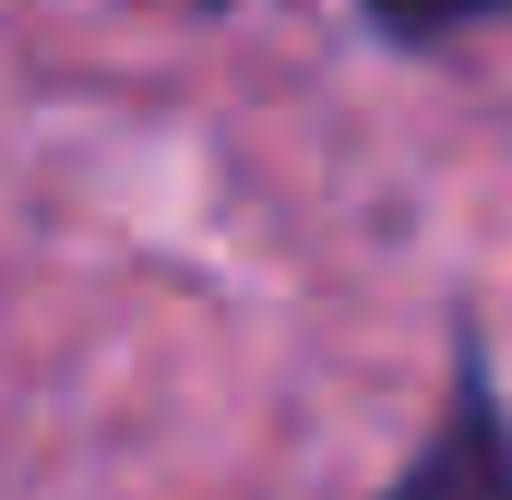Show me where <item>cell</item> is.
Returning a JSON list of instances; mask_svg holds the SVG:
<instances>
[{
    "label": "cell",
    "mask_w": 512,
    "mask_h": 500,
    "mask_svg": "<svg viewBox=\"0 0 512 500\" xmlns=\"http://www.w3.org/2000/svg\"><path fill=\"white\" fill-rule=\"evenodd\" d=\"M382 500H512V405H501V381H489L477 346L453 358V393H441L417 465H405Z\"/></svg>",
    "instance_id": "1"
},
{
    "label": "cell",
    "mask_w": 512,
    "mask_h": 500,
    "mask_svg": "<svg viewBox=\"0 0 512 500\" xmlns=\"http://www.w3.org/2000/svg\"><path fill=\"white\" fill-rule=\"evenodd\" d=\"M358 12H370V36H393V48H441V36L501 24L512 0H358Z\"/></svg>",
    "instance_id": "2"
}]
</instances>
